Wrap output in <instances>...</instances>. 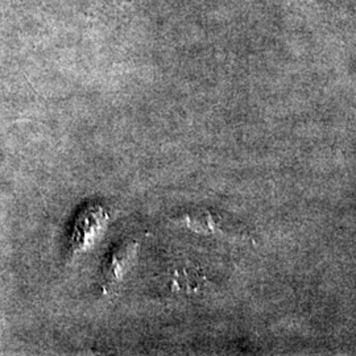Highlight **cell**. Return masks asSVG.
<instances>
[{
	"label": "cell",
	"instance_id": "277c9868",
	"mask_svg": "<svg viewBox=\"0 0 356 356\" xmlns=\"http://www.w3.org/2000/svg\"><path fill=\"white\" fill-rule=\"evenodd\" d=\"M169 281L172 282V291L191 293L197 292L202 286L204 279L200 268L185 261L172 269Z\"/></svg>",
	"mask_w": 356,
	"mask_h": 356
},
{
	"label": "cell",
	"instance_id": "3957f363",
	"mask_svg": "<svg viewBox=\"0 0 356 356\" xmlns=\"http://www.w3.org/2000/svg\"><path fill=\"white\" fill-rule=\"evenodd\" d=\"M173 222L198 234L229 235L227 219L211 209H194L173 218Z\"/></svg>",
	"mask_w": 356,
	"mask_h": 356
},
{
	"label": "cell",
	"instance_id": "6da1fadb",
	"mask_svg": "<svg viewBox=\"0 0 356 356\" xmlns=\"http://www.w3.org/2000/svg\"><path fill=\"white\" fill-rule=\"evenodd\" d=\"M108 222L110 213L102 204H90L82 207L70 231L67 242L70 254H81L91 248L102 238Z\"/></svg>",
	"mask_w": 356,
	"mask_h": 356
},
{
	"label": "cell",
	"instance_id": "7a4b0ae2",
	"mask_svg": "<svg viewBox=\"0 0 356 356\" xmlns=\"http://www.w3.org/2000/svg\"><path fill=\"white\" fill-rule=\"evenodd\" d=\"M139 251V242L124 239L115 244L103 264V286L110 288L123 280L124 275L134 266Z\"/></svg>",
	"mask_w": 356,
	"mask_h": 356
}]
</instances>
